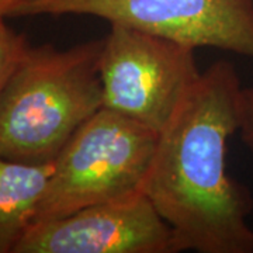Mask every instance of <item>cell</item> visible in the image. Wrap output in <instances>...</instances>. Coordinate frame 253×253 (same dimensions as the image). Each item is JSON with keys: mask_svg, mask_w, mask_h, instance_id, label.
I'll list each match as a JSON object with an SVG mask.
<instances>
[{"mask_svg": "<svg viewBox=\"0 0 253 253\" xmlns=\"http://www.w3.org/2000/svg\"><path fill=\"white\" fill-rule=\"evenodd\" d=\"M241 93L234 63H212L158 135L142 191L172 228L176 252L253 253L252 193L226 170Z\"/></svg>", "mask_w": 253, "mask_h": 253, "instance_id": "1", "label": "cell"}, {"mask_svg": "<svg viewBox=\"0 0 253 253\" xmlns=\"http://www.w3.org/2000/svg\"><path fill=\"white\" fill-rule=\"evenodd\" d=\"M103 40L69 49L31 46L0 93V155L21 163H54L100 109Z\"/></svg>", "mask_w": 253, "mask_h": 253, "instance_id": "2", "label": "cell"}, {"mask_svg": "<svg viewBox=\"0 0 253 253\" xmlns=\"http://www.w3.org/2000/svg\"><path fill=\"white\" fill-rule=\"evenodd\" d=\"M158 135L131 118L100 109L55 159L33 222L142 190Z\"/></svg>", "mask_w": 253, "mask_h": 253, "instance_id": "3", "label": "cell"}, {"mask_svg": "<svg viewBox=\"0 0 253 253\" xmlns=\"http://www.w3.org/2000/svg\"><path fill=\"white\" fill-rule=\"evenodd\" d=\"M196 48L123 24H110L99 71L103 107L161 132L201 72Z\"/></svg>", "mask_w": 253, "mask_h": 253, "instance_id": "4", "label": "cell"}, {"mask_svg": "<svg viewBox=\"0 0 253 253\" xmlns=\"http://www.w3.org/2000/svg\"><path fill=\"white\" fill-rule=\"evenodd\" d=\"M93 16L191 48L253 59V0H28L20 16Z\"/></svg>", "mask_w": 253, "mask_h": 253, "instance_id": "5", "label": "cell"}, {"mask_svg": "<svg viewBox=\"0 0 253 253\" xmlns=\"http://www.w3.org/2000/svg\"><path fill=\"white\" fill-rule=\"evenodd\" d=\"M172 228L142 190L33 222L13 253H174Z\"/></svg>", "mask_w": 253, "mask_h": 253, "instance_id": "6", "label": "cell"}, {"mask_svg": "<svg viewBox=\"0 0 253 253\" xmlns=\"http://www.w3.org/2000/svg\"><path fill=\"white\" fill-rule=\"evenodd\" d=\"M54 163L30 165L0 155V253H13L34 221Z\"/></svg>", "mask_w": 253, "mask_h": 253, "instance_id": "7", "label": "cell"}, {"mask_svg": "<svg viewBox=\"0 0 253 253\" xmlns=\"http://www.w3.org/2000/svg\"><path fill=\"white\" fill-rule=\"evenodd\" d=\"M30 44L24 34L16 31L0 17V93L24 58Z\"/></svg>", "mask_w": 253, "mask_h": 253, "instance_id": "8", "label": "cell"}, {"mask_svg": "<svg viewBox=\"0 0 253 253\" xmlns=\"http://www.w3.org/2000/svg\"><path fill=\"white\" fill-rule=\"evenodd\" d=\"M241 138L253 154V87H242L239 100V129Z\"/></svg>", "mask_w": 253, "mask_h": 253, "instance_id": "9", "label": "cell"}, {"mask_svg": "<svg viewBox=\"0 0 253 253\" xmlns=\"http://www.w3.org/2000/svg\"><path fill=\"white\" fill-rule=\"evenodd\" d=\"M28 0H0V17H14L17 10Z\"/></svg>", "mask_w": 253, "mask_h": 253, "instance_id": "10", "label": "cell"}]
</instances>
